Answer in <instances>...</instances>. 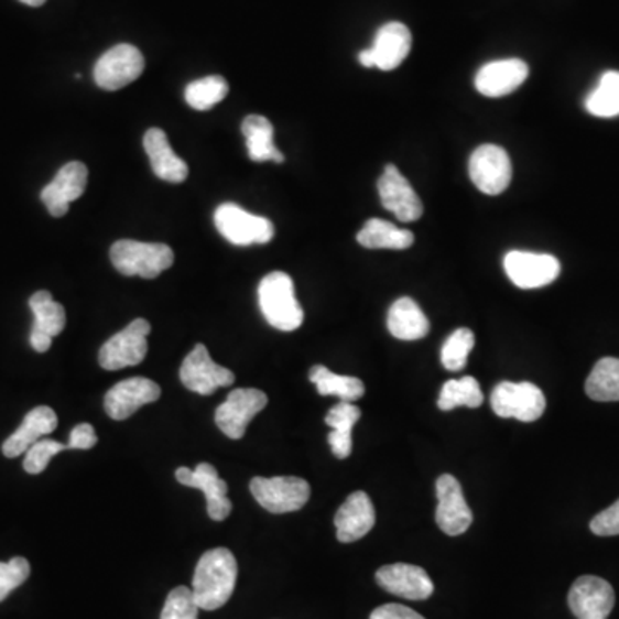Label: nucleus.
Wrapping results in <instances>:
<instances>
[{
    "label": "nucleus",
    "mask_w": 619,
    "mask_h": 619,
    "mask_svg": "<svg viewBox=\"0 0 619 619\" xmlns=\"http://www.w3.org/2000/svg\"><path fill=\"white\" fill-rule=\"evenodd\" d=\"M238 578L235 554L226 547L210 549L198 561L192 593L198 608L216 611L231 599Z\"/></svg>",
    "instance_id": "1"
},
{
    "label": "nucleus",
    "mask_w": 619,
    "mask_h": 619,
    "mask_svg": "<svg viewBox=\"0 0 619 619\" xmlns=\"http://www.w3.org/2000/svg\"><path fill=\"white\" fill-rule=\"evenodd\" d=\"M259 305L265 321L283 333H293L305 321L294 294L293 279L286 272H271L260 281Z\"/></svg>",
    "instance_id": "2"
},
{
    "label": "nucleus",
    "mask_w": 619,
    "mask_h": 619,
    "mask_svg": "<svg viewBox=\"0 0 619 619\" xmlns=\"http://www.w3.org/2000/svg\"><path fill=\"white\" fill-rule=\"evenodd\" d=\"M110 260L122 275L155 279L173 267L174 251L167 245L121 239L110 248Z\"/></svg>",
    "instance_id": "3"
},
{
    "label": "nucleus",
    "mask_w": 619,
    "mask_h": 619,
    "mask_svg": "<svg viewBox=\"0 0 619 619\" xmlns=\"http://www.w3.org/2000/svg\"><path fill=\"white\" fill-rule=\"evenodd\" d=\"M217 231L236 247L265 245L274 238V224L265 217L253 216L235 204H224L214 214Z\"/></svg>",
    "instance_id": "4"
},
{
    "label": "nucleus",
    "mask_w": 619,
    "mask_h": 619,
    "mask_svg": "<svg viewBox=\"0 0 619 619\" xmlns=\"http://www.w3.org/2000/svg\"><path fill=\"white\" fill-rule=\"evenodd\" d=\"M250 490L263 510L274 514L302 510L310 499L308 482L298 477L251 478Z\"/></svg>",
    "instance_id": "5"
},
{
    "label": "nucleus",
    "mask_w": 619,
    "mask_h": 619,
    "mask_svg": "<svg viewBox=\"0 0 619 619\" xmlns=\"http://www.w3.org/2000/svg\"><path fill=\"white\" fill-rule=\"evenodd\" d=\"M490 406L501 419L535 422L544 415V392L532 382H501L490 394Z\"/></svg>",
    "instance_id": "6"
},
{
    "label": "nucleus",
    "mask_w": 619,
    "mask_h": 619,
    "mask_svg": "<svg viewBox=\"0 0 619 619\" xmlns=\"http://www.w3.org/2000/svg\"><path fill=\"white\" fill-rule=\"evenodd\" d=\"M150 330H152V326L145 318H137L131 322L130 326L110 337L109 341L100 348V354H98L100 367L109 372H115V370L142 363L149 351L146 337H149Z\"/></svg>",
    "instance_id": "7"
},
{
    "label": "nucleus",
    "mask_w": 619,
    "mask_h": 619,
    "mask_svg": "<svg viewBox=\"0 0 619 619\" xmlns=\"http://www.w3.org/2000/svg\"><path fill=\"white\" fill-rule=\"evenodd\" d=\"M145 69L142 52L121 44L107 51L94 67V79L102 90L116 91L137 82Z\"/></svg>",
    "instance_id": "8"
},
{
    "label": "nucleus",
    "mask_w": 619,
    "mask_h": 619,
    "mask_svg": "<svg viewBox=\"0 0 619 619\" xmlns=\"http://www.w3.org/2000/svg\"><path fill=\"white\" fill-rule=\"evenodd\" d=\"M267 394L260 389H235L216 412V424L229 439H241L251 420L267 406Z\"/></svg>",
    "instance_id": "9"
},
{
    "label": "nucleus",
    "mask_w": 619,
    "mask_h": 619,
    "mask_svg": "<svg viewBox=\"0 0 619 619\" xmlns=\"http://www.w3.org/2000/svg\"><path fill=\"white\" fill-rule=\"evenodd\" d=\"M180 379L189 391L210 397L219 388L235 384L236 377L231 370L214 363L205 345H196L192 354L181 365Z\"/></svg>",
    "instance_id": "10"
},
{
    "label": "nucleus",
    "mask_w": 619,
    "mask_h": 619,
    "mask_svg": "<svg viewBox=\"0 0 619 619\" xmlns=\"http://www.w3.org/2000/svg\"><path fill=\"white\" fill-rule=\"evenodd\" d=\"M504 271L514 286L537 290L560 278L561 265L556 257L547 253L514 250L504 257Z\"/></svg>",
    "instance_id": "11"
},
{
    "label": "nucleus",
    "mask_w": 619,
    "mask_h": 619,
    "mask_svg": "<svg viewBox=\"0 0 619 619\" xmlns=\"http://www.w3.org/2000/svg\"><path fill=\"white\" fill-rule=\"evenodd\" d=\"M471 181L486 195H501L511 183L513 167L504 149L498 145L478 146L468 164Z\"/></svg>",
    "instance_id": "12"
},
{
    "label": "nucleus",
    "mask_w": 619,
    "mask_h": 619,
    "mask_svg": "<svg viewBox=\"0 0 619 619\" xmlns=\"http://www.w3.org/2000/svg\"><path fill=\"white\" fill-rule=\"evenodd\" d=\"M435 492L439 501L435 510L437 526L452 537L467 532L474 522V514L463 496L461 484L453 475H441L435 482Z\"/></svg>",
    "instance_id": "13"
},
{
    "label": "nucleus",
    "mask_w": 619,
    "mask_h": 619,
    "mask_svg": "<svg viewBox=\"0 0 619 619\" xmlns=\"http://www.w3.org/2000/svg\"><path fill=\"white\" fill-rule=\"evenodd\" d=\"M615 600V588L599 576H580L569 588V609L576 619H608Z\"/></svg>",
    "instance_id": "14"
},
{
    "label": "nucleus",
    "mask_w": 619,
    "mask_h": 619,
    "mask_svg": "<svg viewBox=\"0 0 619 619\" xmlns=\"http://www.w3.org/2000/svg\"><path fill=\"white\" fill-rule=\"evenodd\" d=\"M377 188H379L382 207L394 214L401 222H413L424 214V204L397 165H385Z\"/></svg>",
    "instance_id": "15"
},
{
    "label": "nucleus",
    "mask_w": 619,
    "mask_h": 619,
    "mask_svg": "<svg viewBox=\"0 0 619 619\" xmlns=\"http://www.w3.org/2000/svg\"><path fill=\"white\" fill-rule=\"evenodd\" d=\"M181 486L200 489L207 498V513L214 522H222L231 514L232 502L228 499V484L217 474L210 463H200L196 470L181 467L176 470Z\"/></svg>",
    "instance_id": "16"
},
{
    "label": "nucleus",
    "mask_w": 619,
    "mask_h": 619,
    "mask_svg": "<svg viewBox=\"0 0 619 619\" xmlns=\"http://www.w3.org/2000/svg\"><path fill=\"white\" fill-rule=\"evenodd\" d=\"M88 169L83 162H69L59 169L54 181L48 183L40 198L47 207L48 214L54 217L66 216L69 204L78 200L79 196L87 189Z\"/></svg>",
    "instance_id": "17"
},
{
    "label": "nucleus",
    "mask_w": 619,
    "mask_h": 619,
    "mask_svg": "<svg viewBox=\"0 0 619 619\" xmlns=\"http://www.w3.org/2000/svg\"><path fill=\"white\" fill-rule=\"evenodd\" d=\"M161 398V388L158 382L145 377H131L119 382L106 394L107 415L112 420L130 419L140 408L155 403Z\"/></svg>",
    "instance_id": "18"
},
{
    "label": "nucleus",
    "mask_w": 619,
    "mask_h": 619,
    "mask_svg": "<svg viewBox=\"0 0 619 619\" xmlns=\"http://www.w3.org/2000/svg\"><path fill=\"white\" fill-rule=\"evenodd\" d=\"M377 584L392 596L403 599L425 600L434 594V584L424 568L406 563L382 566L376 573Z\"/></svg>",
    "instance_id": "19"
},
{
    "label": "nucleus",
    "mask_w": 619,
    "mask_h": 619,
    "mask_svg": "<svg viewBox=\"0 0 619 619\" xmlns=\"http://www.w3.org/2000/svg\"><path fill=\"white\" fill-rule=\"evenodd\" d=\"M529 78V66L522 59L492 61L478 69L475 88L486 97L498 98L513 94Z\"/></svg>",
    "instance_id": "20"
},
{
    "label": "nucleus",
    "mask_w": 619,
    "mask_h": 619,
    "mask_svg": "<svg viewBox=\"0 0 619 619\" xmlns=\"http://www.w3.org/2000/svg\"><path fill=\"white\" fill-rule=\"evenodd\" d=\"M337 541L343 544L363 539L376 525V510L369 496L358 490L349 496L334 518Z\"/></svg>",
    "instance_id": "21"
},
{
    "label": "nucleus",
    "mask_w": 619,
    "mask_h": 619,
    "mask_svg": "<svg viewBox=\"0 0 619 619\" xmlns=\"http://www.w3.org/2000/svg\"><path fill=\"white\" fill-rule=\"evenodd\" d=\"M57 424H59V420L52 408H33L32 412L24 416L20 428L2 444V453L6 458H18V456L24 455L44 435L52 434L57 428Z\"/></svg>",
    "instance_id": "22"
},
{
    "label": "nucleus",
    "mask_w": 619,
    "mask_h": 619,
    "mask_svg": "<svg viewBox=\"0 0 619 619\" xmlns=\"http://www.w3.org/2000/svg\"><path fill=\"white\" fill-rule=\"evenodd\" d=\"M143 146H145L153 173L159 180L177 185L188 177V165L183 159L177 158L173 146L169 145L167 134L164 131L159 128L146 131Z\"/></svg>",
    "instance_id": "23"
},
{
    "label": "nucleus",
    "mask_w": 619,
    "mask_h": 619,
    "mask_svg": "<svg viewBox=\"0 0 619 619\" xmlns=\"http://www.w3.org/2000/svg\"><path fill=\"white\" fill-rule=\"evenodd\" d=\"M410 48H412V33L403 23L392 21L377 32L376 42L370 51H372L376 67L382 72H392L406 59Z\"/></svg>",
    "instance_id": "24"
},
{
    "label": "nucleus",
    "mask_w": 619,
    "mask_h": 619,
    "mask_svg": "<svg viewBox=\"0 0 619 619\" xmlns=\"http://www.w3.org/2000/svg\"><path fill=\"white\" fill-rule=\"evenodd\" d=\"M389 333L401 341H419L427 336L431 322L412 298H400L392 303L388 315Z\"/></svg>",
    "instance_id": "25"
},
{
    "label": "nucleus",
    "mask_w": 619,
    "mask_h": 619,
    "mask_svg": "<svg viewBox=\"0 0 619 619\" xmlns=\"http://www.w3.org/2000/svg\"><path fill=\"white\" fill-rule=\"evenodd\" d=\"M247 140L248 155L253 162H284L283 153L279 152L274 143V126L263 116H248L241 126Z\"/></svg>",
    "instance_id": "26"
},
{
    "label": "nucleus",
    "mask_w": 619,
    "mask_h": 619,
    "mask_svg": "<svg viewBox=\"0 0 619 619\" xmlns=\"http://www.w3.org/2000/svg\"><path fill=\"white\" fill-rule=\"evenodd\" d=\"M360 416V408L355 406L354 403H346V401L337 403L327 413L326 424L333 428L329 434V446L336 458L345 459L351 455V449H354L351 432Z\"/></svg>",
    "instance_id": "27"
},
{
    "label": "nucleus",
    "mask_w": 619,
    "mask_h": 619,
    "mask_svg": "<svg viewBox=\"0 0 619 619\" xmlns=\"http://www.w3.org/2000/svg\"><path fill=\"white\" fill-rule=\"evenodd\" d=\"M357 241L369 250H406L415 243V236L389 220L369 219L358 232Z\"/></svg>",
    "instance_id": "28"
},
{
    "label": "nucleus",
    "mask_w": 619,
    "mask_h": 619,
    "mask_svg": "<svg viewBox=\"0 0 619 619\" xmlns=\"http://www.w3.org/2000/svg\"><path fill=\"white\" fill-rule=\"evenodd\" d=\"M308 379L321 397H337L346 403H354L365 394L363 382L358 377L337 376L324 365L312 367Z\"/></svg>",
    "instance_id": "29"
},
{
    "label": "nucleus",
    "mask_w": 619,
    "mask_h": 619,
    "mask_svg": "<svg viewBox=\"0 0 619 619\" xmlns=\"http://www.w3.org/2000/svg\"><path fill=\"white\" fill-rule=\"evenodd\" d=\"M587 397L600 403L619 401V358L606 357L597 361L585 382Z\"/></svg>",
    "instance_id": "30"
},
{
    "label": "nucleus",
    "mask_w": 619,
    "mask_h": 619,
    "mask_svg": "<svg viewBox=\"0 0 619 619\" xmlns=\"http://www.w3.org/2000/svg\"><path fill=\"white\" fill-rule=\"evenodd\" d=\"M35 324L33 329L48 334L51 337L59 336L66 327V310L63 305L54 302L48 291H36L30 298Z\"/></svg>",
    "instance_id": "31"
},
{
    "label": "nucleus",
    "mask_w": 619,
    "mask_h": 619,
    "mask_svg": "<svg viewBox=\"0 0 619 619\" xmlns=\"http://www.w3.org/2000/svg\"><path fill=\"white\" fill-rule=\"evenodd\" d=\"M585 107L596 118L619 116V72H608L600 76L599 85L588 95Z\"/></svg>",
    "instance_id": "32"
},
{
    "label": "nucleus",
    "mask_w": 619,
    "mask_h": 619,
    "mask_svg": "<svg viewBox=\"0 0 619 619\" xmlns=\"http://www.w3.org/2000/svg\"><path fill=\"white\" fill-rule=\"evenodd\" d=\"M484 403L482 389L474 377H461L455 381H447L441 391L437 406L443 412H452L455 408H478Z\"/></svg>",
    "instance_id": "33"
},
{
    "label": "nucleus",
    "mask_w": 619,
    "mask_h": 619,
    "mask_svg": "<svg viewBox=\"0 0 619 619\" xmlns=\"http://www.w3.org/2000/svg\"><path fill=\"white\" fill-rule=\"evenodd\" d=\"M228 91V82L222 76H207L189 83L185 90V98L192 109L210 110L222 102Z\"/></svg>",
    "instance_id": "34"
},
{
    "label": "nucleus",
    "mask_w": 619,
    "mask_h": 619,
    "mask_svg": "<svg viewBox=\"0 0 619 619\" xmlns=\"http://www.w3.org/2000/svg\"><path fill=\"white\" fill-rule=\"evenodd\" d=\"M475 346V334L470 329H458L447 337L441 351V361L444 369L449 372H458L467 365L468 355Z\"/></svg>",
    "instance_id": "35"
},
{
    "label": "nucleus",
    "mask_w": 619,
    "mask_h": 619,
    "mask_svg": "<svg viewBox=\"0 0 619 619\" xmlns=\"http://www.w3.org/2000/svg\"><path fill=\"white\" fill-rule=\"evenodd\" d=\"M198 604L193 596L192 588L176 587L165 600L161 619H198Z\"/></svg>",
    "instance_id": "36"
},
{
    "label": "nucleus",
    "mask_w": 619,
    "mask_h": 619,
    "mask_svg": "<svg viewBox=\"0 0 619 619\" xmlns=\"http://www.w3.org/2000/svg\"><path fill=\"white\" fill-rule=\"evenodd\" d=\"M72 449L69 444L57 443L52 439H40L39 443L33 444L26 452L23 467L28 474L39 475L47 468L48 461L61 452Z\"/></svg>",
    "instance_id": "37"
},
{
    "label": "nucleus",
    "mask_w": 619,
    "mask_h": 619,
    "mask_svg": "<svg viewBox=\"0 0 619 619\" xmlns=\"http://www.w3.org/2000/svg\"><path fill=\"white\" fill-rule=\"evenodd\" d=\"M30 572V563L21 556L12 557L8 563H0V602L28 580Z\"/></svg>",
    "instance_id": "38"
},
{
    "label": "nucleus",
    "mask_w": 619,
    "mask_h": 619,
    "mask_svg": "<svg viewBox=\"0 0 619 619\" xmlns=\"http://www.w3.org/2000/svg\"><path fill=\"white\" fill-rule=\"evenodd\" d=\"M590 530L599 537L619 535V499L594 518Z\"/></svg>",
    "instance_id": "39"
},
{
    "label": "nucleus",
    "mask_w": 619,
    "mask_h": 619,
    "mask_svg": "<svg viewBox=\"0 0 619 619\" xmlns=\"http://www.w3.org/2000/svg\"><path fill=\"white\" fill-rule=\"evenodd\" d=\"M69 447L72 449H82V452H87L91 447L97 446V434H95L94 427L90 424H79L76 425L69 435Z\"/></svg>",
    "instance_id": "40"
},
{
    "label": "nucleus",
    "mask_w": 619,
    "mask_h": 619,
    "mask_svg": "<svg viewBox=\"0 0 619 619\" xmlns=\"http://www.w3.org/2000/svg\"><path fill=\"white\" fill-rule=\"evenodd\" d=\"M370 619H425L424 616H420L419 612L413 611V609L406 608V606H400V604H384L381 608H377L376 611L370 615Z\"/></svg>",
    "instance_id": "41"
},
{
    "label": "nucleus",
    "mask_w": 619,
    "mask_h": 619,
    "mask_svg": "<svg viewBox=\"0 0 619 619\" xmlns=\"http://www.w3.org/2000/svg\"><path fill=\"white\" fill-rule=\"evenodd\" d=\"M52 339H54V337L45 333H40V330L32 329V334H30V345H32V348L39 351V354H45V351L51 349Z\"/></svg>",
    "instance_id": "42"
},
{
    "label": "nucleus",
    "mask_w": 619,
    "mask_h": 619,
    "mask_svg": "<svg viewBox=\"0 0 619 619\" xmlns=\"http://www.w3.org/2000/svg\"><path fill=\"white\" fill-rule=\"evenodd\" d=\"M358 59H360L361 66L376 67V61H373V54L370 48H367V51H361L360 55H358Z\"/></svg>",
    "instance_id": "43"
},
{
    "label": "nucleus",
    "mask_w": 619,
    "mask_h": 619,
    "mask_svg": "<svg viewBox=\"0 0 619 619\" xmlns=\"http://www.w3.org/2000/svg\"><path fill=\"white\" fill-rule=\"evenodd\" d=\"M20 2L30 6V8H40V6H44L47 0H20Z\"/></svg>",
    "instance_id": "44"
}]
</instances>
